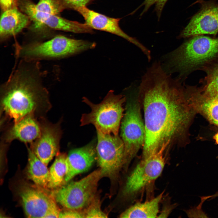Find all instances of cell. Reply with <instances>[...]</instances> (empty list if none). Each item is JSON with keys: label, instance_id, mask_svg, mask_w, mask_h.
<instances>
[{"label": "cell", "instance_id": "obj_1", "mask_svg": "<svg viewBox=\"0 0 218 218\" xmlns=\"http://www.w3.org/2000/svg\"><path fill=\"white\" fill-rule=\"evenodd\" d=\"M137 93L144 113V159L182 139L191 116L192 100L187 86L167 73L159 61L143 76Z\"/></svg>", "mask_w": 218, "mask_h": 218}, {"label": "cell", "instance_id": "obj_2", "mask_svg": "<svg viewBox=\"0 0 218 218\" xmlns=\"http://www.w3.org/2000/svg\"><path fill=\"white\" fill-rule=\"evenodd\" d=\"M1 105L2 112L14 123L49 109L48 92L36 61L22 59L1 87Z\"/></svg>", "mask_w": 218, "mask_h": 218}, {"label": "cell", "instance_id": "obj_3", "mask_svg": "<svg viewBox=\"0 0 218 218\" xmlns=\"http://www.w3.org/2000/svg\"><path fill=\"white\" fill-rule=\"evenodd\" d=\"M164 58L161 64L165 71L170 74L177 73L178 78L182 80L193 71H204L218 60V38L193 37Z\"/></svg>", "mask_w": 218, "mask_h": 218}, {"label": "cell", "instance_id": "obj_4", "mask_svg": "<svg viewBox=\"0 0 218 218\" xmlns=\"http://www.w3.org/2000/svg\"><path fill=\"white\" fill-rule=\"evenodd\" d=\"M82 101L91 109L90 112L82 114L80 126L93 125L96 130L105 134L119 135L125 108L126 97L123 94H116L111 90L98 104L92 102L84 97Z\"/></svg>", "mask_w": 218, "mask_h": 218}, {"label": "cell", "instance_id": "obj_5", "mask_svg": "<svg viewBox=\"0 0 218 218\" xmlns=\"http://www.w3.org/2000/svg\"><path fill=\"white\" fill-rule=\"evenodd\" d=\"M124 113L120 125V137L124 145V165L127 170L145 141V128L138 95L127 94Z\"/></svg>", "mask_w": 218, "mask_h": 218}, {"label": "cell", "instance_id": "obj_6", "mask_svg": "<svg viewBox=\"0 0 218 218\" xmlns=\"http://www.w3.org/2000/svg\"><path fill=\"white\" fill-rule=\"evenodd\" d=\"M96 45L94 42L58 35L45 42H36L20 47L17 53L22 59L28 60L58 58L94 48Z\"/></svg>", "mask_w": 218, "mask_h": 218}, {"label": "cell", "instance_id": "obj_7", "mask_svg": "<svg viewBox=\"0 0 218 218\" xmlns=\"http://www.w3.org/2000/svg\"><path fill=\"white\" fill-rule=\"evenodd\" d=\"M101 178L99 168L79 180L64 184L51 195L65 209L82 211L97 197L98 184Z\"/></svg>", "mask_w": 218, "mask_h": 218}, {"label": "cell", "instance_id": "obj_8", "mask_svg": "<svg viewBox=\"0 0 218 218\" xmlns=\"http://www.w3.org/2000/svg\"><path fill=\"white\" fill-rule=\"evenodd\" d=\"M96 131V161L102 178H107L112 182L116 180L123 168L124 144L119 135Z\"/></svg>", "mask_w": 218, "mask_h": 218}, {"label": "cell", "instance_id": "obj_9", "mask_svg": "<svg viewBox=\"0 0 218 218\" xmlns=\"http://www.w3.org/2000/svg\"><path fill=\"white\" fill-rule=\"evenodd\" d=\"M164 152L161 151L142 159L128 177L123 194L128 196L135 195L159 177L166 164Z\"/></svg>", "mask_w": 218, "mask_h": 218}, {"label": "cell", "instance_id": "obj_10", "mask_svg": "<svg viewBox=\"0 0 218 218\" xmlns=\"http://www.w3.org/2000/svg\"><path fill=\"white\" fill-rule=\"evenodd\" d=\"M18 7L27 15L33 24L32 29L35 31L45 26L53 30L75 33H85L88 31L84 23L68 20L58 15H53L38 11L31 0H18Z\"/></svg>", "mask_w": 218, "mask_h": 218}, {"label": "cell", "instance_id": "obj_11", "mask_svg": "<svg viewBox=\"0 0 218 218\" xmlns=\"http://www.w3.org/2000/svg\"><path fill=\"white\" fill-rule=\"evenodd\" d=\"M75 11L83 16L85 23L92 29L108 32L123 38L139 48L147 58H151V52L149 50L137 39L129 36L121 29L119 25L121 18L107 16L91 10L86 6L80 7Z\"/></svg>", "mask_w": 218, "mask_h": 218}, {"label": "cell", "instance_id": "obj_12", "mask_svg": "<svg viewBox=\"0 0 218 218\" xmlns=\"http://www.w3.org/2000/svg\"><path fill=\"white\" fill-rule=\"evenodd\" d=\"M60 123L43 122L40 124L39 137L32 143L30 149L36 156L47 165L59 150L62 131Z\"/></svg>", "mask_w": 218, "mask_h": 218}, {"label": "cell", "instance_id": "obj_13", "mask_svg": "<svg viewBox=\"0 0 218 218\" xmlns=\"http://www.w3.org/2000/svg\"><path fill=\"white\" fill-rule=\"evenodd\" d=\"M20 187L19 194L27 217L45 218L49 211L57 206L52 196L40 189L27 184Z\"/></svg>", "mask_w": 218, "mask_h": 218}, {"label": "cell", "instance_id": "obj_14", "mask_svg": "<svg viewBox=\"0 0 218 218\" xmlns=\"http://www.w3.org/2000/svg\"><path fill=\"white\" fill-rule=\"evenodd\" d=\"M218 32V5L206 2L191 19L180 37L187 38L203 34L216 35Z\"/></svg>", "mask_w": 218, "mask_h": 218}, {"label": "cell", "instance_id": "obj_15", "mask_svg": "<svg viewBox=\"0 0 218 218\" xmlns=\"http://www.w3.org/2000/svg\"><path fill=\"white\" fill-rule=\"evenodd\" d=\"M96 143L97 140L94 139L86 145L69 152L66 159L64 184L76 175L88 171L97 161Z\"/></svg>", "mask_w": 218, "mask_h": 218}, {"label": "cell", "instance_id": "obj_16", "mask_svg": "<svg viewBox=\"0 0 218 218\" xmlns=\"http://www.w3.org/2000/svg\"><path fill=\"white\" fill-rule=\"evenodd\" d=\"M31 21L18 8L2 11L0 21V39L3 41L28 27Z\"/></svg>", "mask_w": 218, "mask_h": 218}, {"label": "cell", "instance_id": "obj_17", "mask_svg": "<svg viewBox=\"0 0 218 218\" xmlns=\"http://www.w3.org/2000/svg\"><path fill=\"white\" fill-rule=\"evenodd\" d=\"M41 132L40 124L36 120L34 115H29L15 123L7 132L5 139L7 142L16 139L29 143L37 139Z\"/></svg>", "mask_w": 218, "mask_h": 218}, {"label": "cell", "instance_id": "obj_18", "mask_svg": "<svg viewBox=\"0 0 218 218\" xmlns=\"http://www.w3.org/2000/svg\"><path fill=\"white\" fill-rule=\"evenodd\" d=\"M162 192L153 199L137 203L123 211L121 218H156L159 213V206L163 197Z\"/></svg>", "mask_w": 218, "mask_h": 218}, {"label": "cell", "instance_id": "obj_19", "mask_svg": "<svg viewBox=\"0 0 218 218\" xmlns=\"http://www.w3.org/2000/svg\"><path fill=\"white\" fill-rule=\"evenodd\" d=\"M27 148L28 158L26 171L28 177L37 185L47 187L49 172L47 165L36 156L30 148Z\"/></svg>", "mask_w": 218, "mask_h": 218}, {"label": "cell", "instance_id": "obj_20", "mask_svg": "<svg viewBox=\"0 0 218 218\" xmlns=\"http://www.w3.org/2000/svg\"><path fill=\"white\" fill-rule=\"evenodd\" d=\"M193 94L201 104L200 108L209 121L218 126V97L205 95L200 88L194 87Z\"/></svg>", "mask_w": 218, "mask_h": 218}, {"label": "cell", "instance_id": "obj_21", "mask_svg": "<svg viewBox=\"0 0 218 218\" xmlns=\"http://www.w3.org/2000/svg\"><path fill=\"white\" fill-rule=\"evenodd\" d=\"M67 155L58 153L49 170V177L47 187L53 189L58 188L64 183L67 170L66 159Z\"/></svg>", "mask_w": 218, "mask_h": 218}, {"label": "cell", "instance_id": "obj_22", "mask_svg": "<svg viewBox=\"0 0 218 218\" xmlns=\"http://www.w3.org/2000/svg\"><path fill=\"white\" fill-rule=\"evenodd\" d=\"M204 71L206 75L201 81V90L207 96L218 97V60Z\"/></svg>", "mask_w": 218, "mask_h": 218}, {"label": "cell", "instance_id": "obj_23", "mask_svg": "<svg viewBox=\"0 0 218 218\" xmlns=\"http://www.w3.org/2000/svg\"><path fill=\"white\" fill-rule=\"evenodd\" d=\"M35 6L40 12L53 15H58L64 10L58 0H39Z\"/></svg>", "mask_w": 218, "mask_h": 218}, {"label": "cell", "instance_id": "obj_24", "mask_svg": "<svg viewBox=\"0 0 218 218\" xmlns=\"http://www.w3.org/2000/svg\"><path fill=\"white\" fill-rule=\"evenodd\" d=\"M84 218H107V215L102 210L100 199L97 197L83 210Z\"/></svg>", "mask_w": 218, "mask_h": 218}, {"label": "cell", "instance_id": "obj_25", "mask_svg": "<svg viewBox=\"0 0 218 218\" xmlns=\"http://www.w3.org/2000/svg\"><path fill=\"white\" fill-rule=\"evenodd\" d=\"M64 10H76L80 7L86 6L92 0H58Z\"/></svg>", "mask_w": 218, "mask_h": 218}, {"label": "cell", "instance_id": "obj_26", "mask_svg": "<svg viewBox=\"0 0 218 218\" xmlns=\"http://www.w3.org/2000/svg\"><path fill=\"white\" fill-rule=\"evenodd\" d=\"M168 0H145L143 3L144 6L143 12H146L152 5H155V10L158 17H160L163 8Z\"/></svg>", "mask_w": 218, "mask_h": 218}, {"label": "cell", "instance_id": "obj_27", "mask_svg": "<svg viewBox=\"0 0 218 218\" xmlns=\"http://www.w3.org/2000/svg\"><path fill=\"white\" fill-rule=\"evenodd\" d=\"M58 218H83L84 216L83 211H79L65 209L60 211Z\"/></svg>", "mask_w": 218, "mask_h": 218}, {"label": "cell", "instance_id": "obj_28", "mask_svg": "<svg viewBox=\"0 0 218 218\" xmlns=\"http://www.w3.org/2000/svg\"><path fill=\"white\" fill-rule=\"evenodd\" d=\"M18 0H0V5L2 11L18 8Z\"/></svg>", "mask_w": 218, "mask_h": 218}, {"label": "cell", "instance_id": "obj_29", "mask_svg": "<svg viewBox=\"0 0 218 218\" xmlns=\"http://www.w3.org/2000/svg\"><path fill=\"white\" fill-rule=\"evenodd\" d=\"M213 138L215 140L216 143L218 144V133L214 135Z\"/></svg>", "mask_w": 218, "mask_h": 218}]
</instances>
